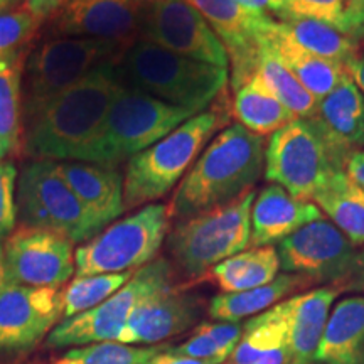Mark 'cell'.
Wrapping results in <instances>:
<instances>
[{"label":"cell","mask_w":364,"mask_h":364,"mask_svg":"<svg viewBox=\"0 0 364 364\" xmlns=\"http://www.w3.org/2000/svg\"><path fill=\"white\" fill-rule=\"evenodd\" d=\"M268 90L299 118H314L317 115L318 102L304 88L287 68L277 59L270 49L260 44L257 73Z\"/></svg>","instance_id":"cell-32"},{"label":"cell","mask_w":364,"mask_h":364,"mask_svg":"<svg viewBox=\"0 0 364 364\" xmlns=\"http://www.w3.org/2000/svg\"><path fill=\"white\" fill-rule=\"evenodd\" d=\"M16 203L21 225L54 231L73 243H86L105 228L73 193L54 161H29L22 167Z\"/></svg>","instance_id":"cell-10"},{"label":"cell","mask_w":364,"mask_h":364,"mask_svg":"<svg viewBox=\"0 0 364 364\" xmlns=\"http://www.w3.org/2000/svg\"><path fill=\"white\" fill-rule=\"evenodd\" d=\"M145 0H65L54 14L59 36L102 39L130 48L139 41Z\"/></svg>","instance_id":"cell-17"},{"label":"cell","mask_w":364,"mask_h":364,"mask_svg":"<svg viewBox=\"0 0 364 364\" xmlns=\"http://www.w3.org/2000/svg\"><path fill=\"white\" fill-rule=\"evenodd\" d=\"M206 19L225 46L230 59V85L233 91L257 73L260 33L270 16L250 11L236 0H186Z\"/></svg>","instance_id":"cell-16"},{"label":"cell","mask_w":364,"mask_h":364,"mask_svg":"<svg viewBox=\"0 0 364 364\" xmlns=\"http://www.w3.org/2000/svg\"><path fill=\"white\" fill-rule=\"evenodd\" d=\"M312 285L306 277L295 273H282L277 275L270 284L236 294H220L211 299L208 307L209 317L220 322H238L241 318L268 311L275 304L285 300L287 295H292L297 290Z\"/></svg>","instance_id":"cell-26"},{"label":"cell","mask_w":364,"mask_h":364,"mask_svg":"<svg viewBox=\"0 0 364 364\" xmlns=\"http://www.w3.org/2000/svg\"><path fill=\"white\" fill-rule=\"evenodd\" d=\"M125 46L112 41L61 36L44 41L26 58L22 73V122L91 71L117 65Z\"/></svg>","instance_id":"cell-8"},{"label":"cell","mask_w":364,"mask_h":364,"mask_svg":"<svg viewBox=\"0 0 364 364\" xmlns=\"http://www.w3.org/2000/svg\"><path fill=\"white\" fill-rule=\"evenodd\" d=\"M145 364H206V363L198 361V359L181 356V354H176L172 349H169V351H161L159 354H156V356L149 359Z\"/></svg>","instance_id":"cell-43"},{"label":"cell","mask_w":364,"mask_h":364,"mask_svg":"<svg viewBox=\"0 0 364 364\" xmlns=\"http://www.w3.org/2000/svg\"><path fill=\"white\" fill-rule=\"evenodd\" d=\"M161 349L164 348L159 346L136 348L118 341H105L71 349L54 359L51 364H145L161 353Z\"/></svg>","instance_id":"cell-34"},{"label":"cell","mask_w":364,"mask_h":364,"mask_svg":"<svg viewBox=\"0 0 364 364\" xmlns=\"http://www.w3.org/2000/svg\"><path fill=\"white\" fill-rule=\"evenodd\" d=\"M346 176L364 191V150H354L344 167Z\"/></svg>","instance_id":"cell-41"},{"label":"cell","mask_w":364,"mask_h":364,"mask_svg":"<svg viewBox=\"0 0 364 364\" xmlns=\"http://www.w3.org/2000/svg\"><path fill=\"white\" fill-rule=\"evenodd\" d=\"M26 49L0 59V162L22 145V73Z\"/></svg>","instance_id":"cell-29"},{"label":"cell","mask_w":364,"mask_h":364,"mask_svg":"<svg viewBox=\"0 0 364 364\" xmlns=\"http://www.w3.org/2000/svg\"><path fill=\"white\" fill-rule=\"evenodd\" d=\"M312 201L354 247L364 245V191L344 171L327 177L312 196Z\"/></svg>","instance_id":"cell-25"},{"label":"cell","mask_w":364,"mask_h":364,"mask_svg":"<svg viewBox=\"0 0 364 364\" xmlns=\"http://www.w3.org/2000/svg\"><path fill=\"white\" fill-rule=\"evenodd\" d=\"M265 139L240 124L223 129L177 186L171 216L186 220L255 189L265 167Z\"/></svg>","instance_id":"cell-2"},{"label":"cell","mask_w":364,"mask_h":364,"mask_svg":"<svg viewBox=\"0 0 364 364\" xmlns=\"http://www.w3.org/2000/svg\"><path fill=\"white\" fill-rule=\"evenodd\" d=\"M287 33L307 51L346 66L361 53V44L321 22L299 16L277 17Z\"/></svg>","instance_id":"cell-30"},{"label":"cell","mask_w":364,"mask_h":364,"mask_svg":"<svg viewBox=\"0 0 364 364\" xmlns=\"http://www.w3.org/2000/svg\"><path fill=\"white\" fill-rule=\"evenodd\" d=\"M135 272L102 273V275L75 277V280L63 290L65 318L75 317L100 306L132 279Z\"/></svg>","instance_id":"cell-33"},{"label":"cell","mask_w":364,"mask_h":364,"mask_svg":"<svg viewBox=\"0 0 364 364\" xmlns=\"http://www.w3.org/2000/svg\"><path fill=\"white\" fill-rule=\"evenodd\" d=\"M41 24L27 9L0 14V59L26 49Z\"/></svg>","instance_id":"cell-35"},{"label":"cell","mask_w":364,"mask_h":364,"mask_svg":"<svg viewBox=\"0 0 364 364\" xmlns=\"http://www.w3.org/2000/svg\"><path fill=\"white\" fill-rule=\"evenodd\" d=\"M279 270V253L270 245L226 258L209 270V277L216 282L223 294H236L270 284L273 279H277Z\"/></svg>","instance_id":"cell-28"},{"label":"cell","mask_w":364,"mask_h":364,"mask_svg":"<svg viewBox=\"0 0 364 364\" xmlns=\"http://www.w3.org/2000/svg\"><path fill=\"white\" fill-rule=\"evenodd\" d=\"M341 290L324 285L309 292L292 295L272 309L287 329L289 364H316L317 351L324 334L331 307Z\"/></svg>","instance_id":"cell-19"},{"label":"cell","mask_w":364,"mask_h":364,"mask_svg":"<svg viewBox=\"0 0 364 364\" xmlns=\"http://www.w3.org/2000/svg\"><path fill=\"white\" fill-rule=\"evenodd\" d=\"M260 44L270 49L277 59L302 83L314 98L322 100L338 86L346 66L329 61L302 48L287 33L279 19H268L260 33Z\"/></svg>","instance_id":"cell-21"},{"label":"cell","mask_w":364,"mask_h":364,"mask_svg":"<svg viewBox=\"0 0 364 364\" xmlns=\"http://www.w3.org/2000/svg\"><path fill=\"white\" fill-rule=\"evenodd\" d=\"M172 351L176 354H181V356L198 359V361H203L206 364H221L228 359L225 354L221 353V349L218 348L215 341L209 338L206 332L199 329V327L194 329L193 338H189L181 346L172 348Z\"/></svg>","instance_id":"cell-37"},{"label":"cell","mask_w":364,"mask_h":364,"mask_svg":"<svg viewBox=\"0 0 364 364\" xmlns=\"http://www.w3.org/2000/svg\"><path fill=\"white\" fill-rule=\"evenodd\" d=\"M172 265L167 258H156L139 268L132 279L100 306L65 318L48 336L46 346L53 349L76 348L105 341H117L140 304L174 287Z\"/></svg>","instance_id":"cell-11"},{"label":"cell","mask_w":364,"mask_h":364,"mask_svg":"<svg viewBox=\"0 0 364 364\" xmlns=\"http://www.w3.org/2000/svg\"><path fill=\"white\" fill-rule=\"evenodd\" d=\"M203 314V300L189 290L171 289L154 295L132 312L118 343L154 344L188 331Z\"/></svg>","instance_id":"cell-18"},{"label":"cell","mask_w":364,"mask_h":364,"mask_svg":"<svg viewBox=\"0 0 364 364\" xmlns=\"http://www.w3.org/2000/svg\"><path fill=\"white\" fill-rule=\"evenodd\" d=\"M280 268L306 277L312 284L339 287L351 275L356 247L331 221H312L277 245Z\"/></svg>","instance_id":"cell-14"},{"label":"cell","mask_w":364,"mask_h":364,"mask_svg":"<svg viewBox=\"0 0 364 364\" xmlns=\"http://www.w3.org/2000/svg\"><path fill=\"white\" fill-rule=\"evenodd\" d=\"M2 248L6 284L61 289L76 270L73 241L43 228L22 225Z\"/></svg>","instance_id":"cell-13"},{"label":"cell","mask_w":364,"mask_h":364,"mask_svg":"<svg viewBox=\"0 0 364 364\" xmlns=\"http://www.w3.org/2000/svg\"><path fill=\"white\" fill-rule=\"evenodd\" d=\"M63 316L61 289L4 284L0 290V356L33 351Z\"/></svg>","instance_id":"cell-15"},{"label":"cell","mask_w":364,"mask_h":364,"mask_svg":"<svg viewBox=\"0 0 364 364\" xmlns=\"http://www.w3.org/2000/svg\"><path fill=\"white\" fill-rule=\"evenodd\" d=\"M21 0H0V14L12 11V7H16Z\"/></svg>","instance_id":"cell-45"},{"label":"cell","mask_w":364,"mask_h":364,"mask_svg":"<svg viewBox=\"0 0 364 364\" xmlns=\"http://www.w3.org/2000/svg\"><path fill=\"white\" fill-rule=\"evenodd\" d=\"M231 113L240 125L260 136L273 135L282 127L299 118L280 103L258 75H253L235 91Z\"/></svg>","instance_id":"cell-27"},{"label":"cell","mask_w":364,"mask_h":364,"mask_svg":"<svg viewBox=\"0 0 364 364\" xmlns=\"http://www.w3.org/2000/svg\"><path fill=\"white\" fill-rule=\"evenodd\" d=\"M171 220L167 204L152 203L113 223L76 250V277L134 272L149 265L169 235Z\"/></svg>","instance_id":"cell-9"},{"label":"cell","mask_w":364,"mask_h":364,"mask_svg":"<svg viewBox=\"0 0 364 364\" xmlns=\"http://www.w3.org/2000/svg\"><path fill=\"white\" fill-rule=\"evenodd\" d=\"M351 154L336 144L316 118H295L267 142L263 176L294 198L312 201L327 177L344 171Z\"/></svg>","instance_id":"cell-6"},{"label":"cell","mask_w":364,"mask_h":364,"mask_svg":"<svg viewBox=\"0 0 364 364\" xmlns=\"http://www.w3.org/2000/svg\"><path fill=\"white\" fill-rule=\"evenodd\" d=\"M257 189L235 201L181 220L167 238L171 257L184 275L198 279L250 247Z\"/></svg>","instance_id":"cell-7"},{"label":"cell","mask_w":364,"mask_h":364,"mask_svg":"<svg viewBox=\"0 0 364 364\" xmlns=\"http://www.w3.org/2000/svg\"><path fill=\"white\" fill-rule=\"evenodd\" d=\"M346 70H348L351 78L354 80V83L359 86V90L364 95V51L359 53L353 61H349L346 65Z\"/></svg>","instance_id":"cell-44"},{"label":"cell","mask_w":364,"mask_h":364,"mask_svg":"<svg viewBox=\"0 0 364 364\" xmlns=\"http://www.w3.org/2000/svg\"><path fill=\"white\" fill-rule=\"evenodd\" d=\"M139 41H147L196 61L226 70L230 68V59L220 38L186 0H145Z\"/></svg>","instance_id":"cell-12"},{"label":"cell","mask_w":364,"mask_h":364,"mask_svg":"<svg viewBox=\"0 0 364 364\" xmlns=\"http://www.w3.org/2000/svg\"><path fill=\"white\" fill-rule=\"evenodd\" d=\"M314 118L348 152L364 147V95L348 70L338 86L318 100L317 115Z\"/></svg>","instance_id":"cell-23"},{"label":"cell","mask_w":364,"mask_h":364,"mask_svg":"<svg viewBox=\"0 0 364 364\" xmlns=\"http://www.w3.org/2000/svg\"><path fill=\"white\" fill-rule=\"evenodd\" d=\"M4 241L0 240V290H2L4 284H6V275H4Z\"/></svg>","instance_id":"cell-46"},{"label":"cell","mask_w":364,"mask_h":364,"mask_svg":"<svg viewBox=\"0 0 364 364\" xmlns=\"http://www.w3.org/2000/svg\"><path fill=\"white\" fill-rule=\"evenodd\" d=\"M243 7L250 9V11H258V12H272L277 17L282 16L285 11V2L287 0H236Z\"/></svg>","instance_id":"cell-42"},{"label":"cell","mask_w":364,"mask_h":364,"mask_svg":"<svg viewBox=\"0 0 364 364\" xmlns=\"http://www.w3.org/2000/svg\"><path fill=\"white\" fill-rule=\"evenodd\" d=\"M17 179L19 171L11 161L0 162V240H6L16 230L17 221Z\"/></svg>","instance_id":"cell-36"},{"label":"cell","mask_w":364,"mask_h":364,"mask_svg":"<svg viewBox=\"0 0 364 364\" xmlns=\"http://www.w3.org/2000/svg\"><path fill=\"white\" fill-rule=\"evenodd\" d=\"M230 112L209 107L127 162L125 211L166 198L184 179L206 145L230 125Z\"/></svg>","instance_id":"cell-4"},{"label":"cell","mask_w":364,"mask_h":364,"mask_svg":"<svg viewBox=\"0 0 364 364\" xmlns=\"http://www.w3.org/2000/svg\"><path fill=\"white\" fill-rule=\"evenodd\" d=\"M282 16L306 17L359 44L364 41V0H287Z\"/></svg>","instance_id":"cell-31"},{"label":"cell","mask_w":364,"mask_h":364,"mask_svg":"<svg viewBox=\"0 0 364 364\" xmlns=\"http://www.w3.org/2000/svg\"><path fill=\"white\" fill-rule=\"evenodd\" d=\"M115 65H105L44 103L22 122L31 161H75L93 139L120 88Z\"/></svg>","instance_id":"cell-1"},{"label":"cell","mask_w":364,"mask_h":364,"mask_svg":"<svg viewBox=\"0 0 364 364\" xmlns=\"http://www.w3.org/2000/svg\"><path fill=\"white\" fill-rule=\"evenodd\" d=\"M198 327L215 341L226 358L233 354L236 344L243 336V326L238 322H203Z\"/></svg>","instance_id":"cell-38"},{"label":"cell","mask_w":364,"mask_h":364,"mask_svg":"<svg viewBox=\"0 0 364 364\" xmlns=\"http://www.w3.org/2000/svg\"><path fill=\"white\" fill-rule=\"evenodd\" d=\"M58 171L83 206L103 226L110 225L125 213L122 172L80 161L58 162Z\"/></svg>","instance_id":"cell-22"},{"label":"cell","mask_w":364,"mask_h":364,"mask_svg":"<svg viewBox=\"0 0 364 364\" xmlns=\"http://www.w3.org/2000/svg\"><path fill=\"white\" fill-rule=\"evenodd\" d=\"M194 115L198 113L120 85L98 132L75 161L117 169Z\"/></svg>","instance_id":"cell-5"},{"label":"cell","mask_w":364,"mask_h":364,"mask_svg":"<svg viewBox=\"0 0 364 364\" xmlns=\"http://www.w3.org/2000/svg\"><path fill=\"white\" fill-rule=\"evenodd\" d=\"M115 70L122 85L196 113L208 110L230 85L226 68L196 61L147 41L127 48Z\"/></svg>","instance_id":"cell-3"},{"label":"cell","mask_w":364,"mask_h":364,"mask_svg":"<svg viewBox=\"0 0 364 364\" xmlns=\"http://www.w3.org/2000/svg\"><path fill=\"white\" fill-rule=\"evenodd\" d=\"M321 364H364V297L338 302L327 318L317 351Z\"/></svg>","instance_id":"cell-24"},{"label":"cell","mask_w":364,"mask_h":364,"mask_svg":"<svg viewBox=\"0 0 364 364\" xmlns=\"http://www.w3.org/2000/svg\"><path fill=\"white\" fill-rule=\"evenodd\" d=\"M338 289L341 292H343V290L364 292V250L358 252V258H356V263H354L351 275H349L348 279L338 287Z\"/></svg>","instance_id":"cell-40"},{"label":"cell","mask_w":364,"mask_h":364,"mask_svg":"<svg viewBox=\"0 0 364 364\" xmlns=\"http://www.w3.org/2000/svg\"><path fill=\"white\" fill-rule=\"evenodd\" d=\"M65 0H26V9L43 22L61 9Z\"/></svg>","instance_id":"cell-39"},{"label":"cell","mask_w":364,"mask_h":364,"mask_svg":"<svg viewBox=\"0 0 364 364\" xmlns=\"http://www.w3.org/2000/svg\"><path fill=\"white\" fill-rule=\"evenodd\" d=\"M317 220H322V211L317 204L294 198L282 186L270 184L255 198L250 247L279 245L302 226Z\"/></svg>","instance_id":"cell-20"}]
</instances>
